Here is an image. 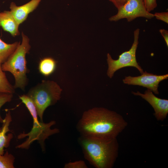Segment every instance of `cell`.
Returning <instances> with one entry per match:
<instances>
[{
    "mask_svg": "<svg viewBox=\"0 0 168 168\" xmlns=\"http://www.w3.org/2000/svg\"><path fill=\"white\" fill-rule=\"evenodd\" d=\"M15 88L8 81L5 73L2 68L0 63V93H8L13 94Z\"/></svg>",
    "mask_w": 168,
    "mask_h": 168,
    "instance_id": "cell-15",
    "label": "cell"
},
{
    "mask_svg": "<svg viewBox=\"0 0 168 168\" xmlns=\"http://www.w3.org/2000/svg\"><path fill=\"white\" fill-rule=\"evenodd\" d=\"M159 32L163 37L167 46H168V31L164 29H161Z\"/></svg>",
    "mask_w": 168,
    "mask_h": 168,
    "instance_id": "cell-22",
    "label": "cell"
},
{
    "mask_svg": "<svg viewBox=\"0 0 168 168\" xmlns=\"http://www.w3.org/2000/svg\"><path fill=\"white\" fill-rule=\"evenodd\" d=\"M118 9L122 6L128 0H109Z\"/></svg>",
    "mask_w": 168,
    "mask_h": 168,
    "instance_id": "cell-21",
    "label": "cell"
},
{
    "mask_svg": "<svg viewBox=\"0 0 168 168\" xmlns=\"http://www.w3.org/2000/svg\"><path fill=\"white\" fill-rule=\"evenodd\" d=\"M41 0H31L21 6H17L14 2L10 5V12L20 25L27 19L28 15L38 7Z\"/></svg>",
    "mask_w": 168,
    "mask_h": 168,
    "instance_id": "cell-10",
    "label": "cell"
},
{
    "mask_svg": "<svg viewBox=\"0 0 168 168\" xmlns=\"http://www.w3.org/2000/svg\"><path fill=\"white\" fill-rule=\"evenodd\" d=\"M140 30L138 28L134 31V40L130 49L125 51L119 56L117 60H114L110 55L107 54V61L108 69L107 74L110 78H112L115 72L123 68L132 67L137 68L141 74L144 72L143 69L138 63L136 58V52L138 44Z\"/></svg>",
    "mask_w": 168,
    "mask_h": 168,
    "instance_id": "cell-6",
    "label": "cell"
},
{
    "mask_svg": "<svg viewBox=\"0 0 168 168\" xmlns=\"http://www.w3.org/2000/svg\"><path fill=\"white\" fill-rule=\"evenodd\" d=\"M19 26L10 11L0 12V26L4 31L9 32L13 37L19 35Z\"/></svg>",
    "mask_w": 168,
    "mask_h": 168,
    "instance_id": "cell-12",
    "label": "cell"
},
{
    "mask_svg": "<svg viewBox=\"0 0 168 168\" xmlns=\"http://www.w3.org/2000/svg\"><path fill=\"white\" fill-rule=\"evenodd\" d=\"M20 43V42H16L12 44H8L0 38V63L2 64L7 59Z\"/></svg>",
    "mask_w": 168,
    "mask_h": 168,
    "instance_id": "cell-14",
    "label": "cell"
},
{
    "mask_svg": "<svg viewBox=\"0 0 168 168\" xmlns=\"http://www.w3.org/2000/svg\"><path fill=\"white\" fill-rule=\"evenodd\" d=\"M117 9V13L109 18L110 21H117L125 18L130 22L139 17L148 19L154 17L153 14L147 11L143 0H128Z\"/></svg>",
    "mask_w": 168,
    "mask_h": 168,
    "instance_id": "cell-7",
    "label": "cell"
},
{
    "mask_svg": "<svg viewBox=\"0 0 168 168\" xmlns=\"http://www.w3.org/2000/svg\"><path fill=\"white\" fill-rule=\"evenodd\" d=\"M168 78V74L158 75L145 71L139 76L125 77L123 81L124 83L128 85H138L146 87L155 94L158 95V87L160 82Z\"/></svg>",
    "mask_w": 168,
    "mask_h": 168,
    "instance_id": "cell-8",
    "label": "cell"
},
{
    "mask_svg": "<svg viewBox=\"0 0 168 168\" xmlns=\"http://www.w3.org/2000/svg\"><path fill=\"white\" fill-rule=\"evenodd\" d=\"M132 93L134 95L140 96L152 106L155 112L154 114L158 121H163L166 119L168 114L167 100L157 97L151 90L148 89L144 94L138 91H132Z\"/></svg>",
    "mask_w": 168,
    "mask_h": 168,
    "instance_id": "cell-9",
    "label": "cell"
},
{
    "mask_svg": "<svg viewBox=\"0 0 168 168\" xmlns=\"http://www.w3.org/2000/svg\"><path fill=\"white\" fill-rule=\"evenodd\" d=\"M57 62L53 58L47 57L41 59L38 66L40 72L44 76L48 77L52 75L55 71Z\"/></svg>",
    "mask_w": 168,
    "mask_h": 168,
    "instance_id": "cell-13",
    "label": "cell"
},
{
    "mask_svg": "<svg viewBox=\"0 0 168 168\" xmlns=\"http://www.w3.org/2000/svg\"><path fill=\"white\" fill-rule=\"evenodd\" d=\"M147 11L149 12L154 10L157 6L156 0H143Z\"/></svg>",
    "mask_w": 168,
    "mask_h": 168,
    "instance_id": "cell-19",
    "label": "cell"
},
{
    "mask_svg": "<svg viewBox=\"0 0 168 168\" xmlns=\"http://www.w3.org/2000/svg\"><path fill=\"white\" fill-rule=\"evenodd\" d=\"M12 121V117L10 111L7 113L3 119L2 125L0 127V155L4 153V148L9 147L13 138L12 133L7 134L10 131L9 127Z\"/></svg>",
    "mask_w": 168,
    "mask_h": 168,
    "instance_id": "cell-11",
    "label": "cell"
},
{
    "mask_svg": "<svg viewBox=\"0 0 168 168\" xmlns=\"http://www.w3.org/2000/svg\"><path fill=\"white\" fill-rule=\"evenodd\" d=\"M127 125L123 117L116 112L95 107L84 112L76 128L80 135L116 138Z\"/></svg>",
    "mask_w": 168,
    "mask_h": 168,
    "instance_id": "cell-1",
    "label": "cell"
},
{
    "mask_svg": "<svg viewBox=\"0 0 168 168\" xmlns=\"http://www.w3.org/2000/svg\"><path fill=\"white\" fill-rule=\"evenodd\" d=\"M27 108L33 119V125L30 131L27 133L23 132L18 135L17 138L22 139L28 137L25 141L16 147V148L28 149L33 142L37 140L40 144L43 151L45 150V141L49 137L59 132L57 128L52 129L51 127L56 124V122L52 120L48 123L39 121L35 106L31 99L26 95L19 96Z\"/></svg>",
    "mask_w": 168,
    "mask_h": 168,
    "instance_id": "cell-3",
    "label": "cell"
},
{
    "mask_svg": "<svg viewBox=\"0 0 168 168\" xmlns=\"http://www.w3.org/2000/svg\"><path fill=\"white\" fill-rule=\"evenodd\" d=\"M64 168H87L88 167L84 161L78 160L70 162L65 164Z\"/></svg>",
    "mask_w": 168,
    "mask_h": 168,
    "instance_id": "cell-18",
    "label": "cell"
},
{
    "mask_svg": "<svg viewBox=\"0 0 168 168\" xmlns=\"http://www.w3.org/2000/svg\"><path fill=\"white\" fill-rule=\"evenodd\" d=\"M13 94L8 93H0V110L2 107L7 102L11 101L13 97ZM3 119L0 113V123H2Z\"/></svg>",
    "mask_w": 168,
    "mask_h": 168,
    "instance_id": "cell-17",
    "label": "cell"
},
{
    "mask_svg": "<svg viewBox=\"0 0 168 168\" xmlns=\"http://www.w3.org/2000/svg\"><path fill=\"white\" fill-rule=\"evenodd\" d=\"M153 14L154 17H155L156 19L162 21L167 24L168 23V12H156Z\"/></svg>",
    "mask_w": 168,
    "mask_h": 168,
    "instance_id": "cell-20",
    "label": "cell"
},
{
    "mask_svg": "<svg viewBox=\"0 0 168 168\" xmlns=\"http://www.w3.org/2000/svg\"><path fill=\"white\" fill-rule=\"evenodd\" d=\"M21 35V44H19L13 53L1 64V67L3 71L9 72L14 77V88H19L24 90L27 84L26 73L28 72L26 56L29 53L31 46L28 37L23 32Z\"/></svg>",
    "mask_w": 168,
    "mask_h": 168,
    "instance_id": "cell-4",
    "label": "cell"
},
{
    "mask_svg": "<svg viewBox=\"0 0 168 168\" xmlns=\"http://www.w3.org/2000/svg\"><path fill=\"white\" fill-rule=\"evenodd\" d=\"M62 89L55 82L42 80L32 87L27 94L34 103L40 120L43 121L45 110L54 105L61 98Z\"/></svg>",
    "mask_w": 168,
    "mask_h": 168,
    "instance_id": "cell-5",
    "label": "cell"
},
{
    "mask_svg": "<svg viewBox=\"0 0 168 168\" xmlns=\"http://www.w3.org/2000/svg\"><path fill=\"white\" fill-rule=\"evenodd\" d=\"M15 159L14 156L7 151L0 155V168H14Z\"/></svg>",
    "mask_w": 168,
    "mask_h": 168,
    "instance_id": "cell-16",
    "label": "cell"
},
{
    "mask_svg": "<svg viewBox=\"0 0 168 168\" xmlns=\"http://www.w3.org/2000/svg\"><path fill=\"white\" fill-rule=\"evenodd\" d=\"M78 142L84 157L96 168H112L118 157L119 144L116 138L80 135Z\"/></svg>",
    "mask_w": 168,
    "mask_h": 168,
    "instance_id": "cell-2",
    "label": "cell"
}]
</instances>
